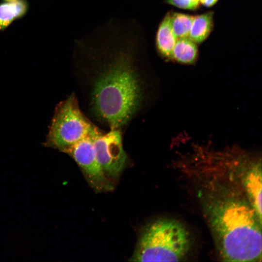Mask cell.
I'll return each mask as SVG.
<instances>
[{
  "instance_id": "obj_1",
  "label": "cell",
  "mask_w": 262,
  "mask_h": 262,
  "mask_svg": "<svg viewBox=\"0 0 262 262\" xmlns=\"http://www.w3.org/2000/svg\"><path fill=\"white\" fill-rule=\"evenodd\" d=\"M109 33L90 46L100 60L92 86L91 106L111 129H118L132 117L142 99L136 65L140 46L138 37Z\"/></svg>"
},
{
  "instance_id": "obj_2",
  "label": "cell",
  "mask_w": 262,
  "mask_h": 262,
  "mask_svg": "<svg viewBox=\"0 0 262 262\" xmlns=\"http://www.w3.org/2000/svg\"><path fill=\"white\" fill-rule=\"evenodd\" d=\"M204 214L222 261L262 258V218L238 191L210 181L200 196Z\"/></svg>"
},
{
  "instance_id": "obj_3",
  "label": "cell",
  "mask_w": 262,
  "mask_h": 262,
  "mask_svg": "<svg viewBox=\"0 0 262 262\" xmlns=\"http://www.w3.org/2000/svg\"><path fill=\"white\" fill-rule=\"evenodd\" d=\"M188 164L202 173H228L225 185L240 192L257 212L261 211L262 164L257 154L235 145L218 150L211 144H196L189 153Z\"/></svg>"
},
{
  "instance_id": "obj_4",
  "label": "cell",
  "mask_w": 262,
  "mask_h": 262,
  "mask_svg": "<svg viewBox=\"0 0 262 262\" xmlns=\"http://www.w3.org/2000/svg\"><path fill=\"white\" fill-rule=\"evenodd\" d=\"M189 232L180 222L160 218L146 225L141 230L131 262H178L191 246Z\"/></svg>"
},
{
  "instance_id": "obj_5",
  "label": "cell",
  "mask_w": 262,
  "mask_h": 262,
  "mask_svg": "<svg viewBox=\"0 0 262 262\" xmlns=\"http://www.w3.org/2000/svg\"><path fill=\"white\" fill-rule=\"evenodd\" d=\"M96 128L82 114L73 95L56 107L45 145L65 152Z\"/></svg>"
},
{
  "instance_id": "obj_6",
  "label": "cell",
  "mask_w": 262,
  "mask_h": 262,
  "mask_svg": "<svg viewBox=\"0 0 262 262\" xmlns=\"http://www.w3.org/2000/svg\"><path fill=\"white\" fill-rule=\"evenodd\" d=\"M94 130L65 152L70 155L82 170L86 180L96 192L112 191L114 185L99 164L93 145L94 136L98 130Z\"/></svg>"
},
{
  "instance_id": "obj_7",
  "label": "cell",
  "mask_w": 262,
  "mask_h": 262,
  "mask_svg": "<svg viewBox=\"0 0 262 262\" xmlns=\"http://www.w3.org/2000/svg\"><path fill=\"white\" fill-rule=\"evenodd\" d=\"M93 145L97 159L106 176L117 178L126 165L127 158L119 130L111 129L105 134L98 130Z\"/></svg>"
},
{
  "instance_id": "obj_8",
  "label": "cell",
  "mask_w": 262,
  "mask_h": 262,
  "mask_svg": "<svg viewBox=\"0 0 262 262\" xmlns=\"http://www.w3.org/2000/svg\"><path fill=\"white\" fill-rule=\"evenodd\" d=\"M176 41L171 26L170 12H168L159 25L155 38L157 52L165 60H171Z\"/></svg>"
},
{
  "instance_id": "obj_9",
  "label": "cell",
  "mask_w": 262,
  "mask_h": 262,
  "mask_svg": "<svg viewBox=\"0 0 262 262\" xmlns=\"http://www.w3.org/2000/svg\"><path fill=\"white\" fill-rule=\"evenodd\" d=\"M196 43L189 37L177 40L173 48L171 60L181 64H194L197 58Z\"/></svg>"
},
{
  "instance_id": "obj_10",
  "label": "cell",
  "mask_w": 262,
  "mask_h": 262,
  "mask_svg": "<svg viewBox=\"0 0 262 262\" xmlns=\"http://www.w3.org/2000/svg\"><path fill=\"white\" fill-rule=\"evenodd\" d=\"M213 12L209 11L195 16L188 37L196 43L203 42L213 30Z\"/></svg>"
},
{
  "instance_id": "obj_11",
  "label": "cell",
  "mask_w": 262,
  "mask_h": 262,
  "mask_svg": "<svg viewBox=\"0 0 262 262\" xmlns=\"http://www.w3.org/2000/svg\"><path fill=\"white\" fill-rule=\"evenodd\" d=\"M27 10L26 3L22 0L0 4V30L7 27L15 19L22 16Z\"/></svg>"
},
{
  "instance_id": "obj_12",
  "label": "cell",
  "mask_w": 262,
  "mask_h": 262,
  "mask_svg": "<svg viewBox=\"0 0 262 262\" xmlns=\"http://www.w3.org/2000/svg\"><path fill=\"white\" fill-rule=\"evenodd\" d=\"M194 16L178 12H170V24L176 39L188 37Z\"/></svg>"
},
{
  "instance_id": "obj_13",
  "label": "cell",
  "mask_w": 262,
  "mask_h": 262,
  "mask_svg": "<svg viewBox=\"0 0 262 262\" xmlns=\"http://www.w3.org/2000/svg\"><path fill=\"white\" fill-rule=\"evenodd\" d=\"M165 2L180 8L195 10L199 5V0H165Z\"/></svg>"
},
{
  "instance_id": "obj_14",
  "label": "cell",
  "mask_w": 262,
  "mask_h": 262,
  "mask_svg": "<svg viewBox=\"0 0 262 262\" xmlns=\"http://www.w3.org/2000/svg\"><path fill=\"white\" fill-rule=\"evenodd\" d=\"M218 0H199L200 3L203 5L210 7L214 5Z\"/></svg>"
},
{
  "instance_id": "obj_15",
  "label": "cell",
  "mask_w": 262,
  "mask_h": 262,
  "mask_svg": "<svg viewBox=\"0 0 262 262\" xmlns=\"http://www.w3.org/2000/svg\"><path fill=\"white\" fill-rule=\"evenodd\" d=\"M4 0L7 2H13V1H17L18 0Z\"/></svg>"
}]
</instances>
